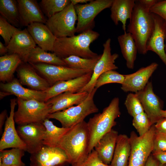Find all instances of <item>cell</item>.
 I'll use <instances>...</instances> for the list:
<instances>
[{"instance_id": "obj_1", "label": "cell", "mask_w": 166, "mask_h": 166, "mask_svg": "<svg viewBox=\"0 0 166 166\" xmlns=\"http://www.w3.org/2000/svg\"><path fill=\"white\" fill-rule=\"evenodd\" d=\"M89 138L87 122L84 121L71 127L61 139L57 147L65 152L70 165L80 163L89 154Z\"/></svg>"}, {"instance_id": "obj_2", "label": "cell", "mask_w": 166, "mask_h": 166, "mask_svg": "<svg viewBox=\"0 0 166 166\" xmlns=\"http://www.w3.org/2000/svg\"><path fill=\"white\" fill-rule=\"evenodd\" d=\"M99 35L97 32L89 30L77 35L56 38L52 52L62 59L71 56L87 58L97 57L99 55L92 51L89 46Z\"/></svg>"}, {"instance_id": "obj_3", "label": "cell", "mask_w": 166, "mask_h": 166, "mask_svg": "<svg viewBox=\"0 0 166 166\" xmlns=\"http://www.w3.org/2000/svg\"><path fill=\"white\" fill-rule=\"evenodd\" d=\"M154 27V22L150 9L135 0L132 14L127 26L136 45L138 53L144 55L147 53L146 45Z\"/></svg>"}, {"instance_id": "obj_4", "label": "cell", "mask_w": 166, "mask_h": 166, "mask_svg": "<svg viewBox=\"0 0 166 166\" xmlns=\"http://www.w3.org/2000/svg\"><path fill=\"white\" fill-rule=\"evenodd\" d=\"M119 99L114 97L101 113L95 114L87 122L89 133L88 152L90 153L100 139L115 126V120L121 114Z\"/></svg>"}, {"instance_id": "obj_5", "label": "cell", "mask_w": 166, "mask_h": 166, "mask_svg": "<svg viewBox=\"0 0 166 166\" xmlns=\"http://www.w3.org/2000/svg\"><path fill=\"white\" fill-rule=\"evenodd\" d=\"M97 89L94 88L86 98L79 104L49 114L47 118L58 121L64 128H70L83 121L87 116L98 112V109L93 100Z\"/></svg>"}, {"instance_id": "obj_6", "label": "cell", "mask_w": 166, "mask_h": 166, "mask_svg": "<svg viewBox=\"0 0 166 166\" xmlns=\"http://www.w3.org/2000/svg\"><path fill=\"white\" fill-rule=\"evenodd\" d=\"M17 102L18 109L14 112V117L18 125L43 122L49 114L51 106L46 102L18 98Z\"/></svg>"}, {"instance_id": "obj_7", "label": "cell", "mask_w": 166, "mask_h": 166, "mask_svg": "<svg viewBox=\"0 0 166 166\" xmlns=\"http://www.w3.org/2000/svg\"><path fill=\"white\" fill-rule=\"evenodd\" d=\"M155 133L154 124L142 136H138L134 131L131 132V150L127 166H145L153 151Z\"/></svg>"}, {"instance_id": "obj_8", "label": "cell", "mask_w": 166, "mask_h": 166, "mask_svg": "<svg viewBox=\"0 0 166 166\" xmlns=\"http://www.w3.org/2000/svg\"><path fill=\"white\" fill-rule=\"evenodd\" d=\"M77 20L74 6L70 3L63 10L48 18L45 25L57 38L75 35Z\"/></svg>"}, {"instance_id": "obj_9", "label": "cell", "mask_w": 166, "mask_h": 166, "mask_svg": "<svg viewBox=\"0 0 166 166\" xmlns=\"http://www.w3.org/2000/svg\"><path fill=\"white\" fill-rule=\"evenodd\" d=\"M113 1L92 0L86 4L75 5L77 18L76 33L80 34L88 30H93L95 25V18L104 10L110 7Z\"/></svg>"}, {"instance_id": "obj_10", "label": "cell", "mask_w": 166, "mask_h": 166, "mask_svg": "<svg viewBox=\"0 0 166 166\" xmlns=\"http://www.w3.org/2000/svg\"><path fill=\"white\" fill-rule=\"evenodd\" d=\"M50 84L73 79L93 72L84 69L44 63H29Z\"/></svg>"}, {"instance_id": "obj_11", "label": "cell", "mask_w": 166, "mask_h": 166, "mask_svg": "<svg viewBox=\"0 0 166 166\" xmlns=\"http://www.w3.org/2000/svg\"><path fill=\"white\" fill-rule=\"evenodd\" d=\"M18 134L26 146V150L30 154L37 152L43 146L45 128L42 122L18 125Z\"/></svg>"}, {"instance_id": "obj_12", "label": "cell", "mask_w": 166, "mask_h": 166, "mask_svg": "<svg viewBox=\"0 0 166 166\" xmlns=\"http://www.w3.org/2000/svg\"><path fill=\"white\" fill-rule=\"evenodd\" d=\"M111 39L109 38L103 44V53L95 66L90 81L79 92L89 93L94 88L96 81L100 75L108 71L118 69L115 62L119 56L117 53H111Z\"/></svg>"}, {"instance_id": "obj_13", "label": "cell", "mask_w": 166, "mask_h": 166, "mask_svg": "<svg viewBox=\"0 0 166 166\" xmlns=\"http://www.w3.org/2000/svg\"><path fill=\"white\" fill-rule=\"evenodd\" d=\"M30 166H64L69 163L68 158L61 148L45 145L31 154Z\"/></svg>"}, {"instance_id": "obj_14", "label": "cell", "mask_w": 166, "mask_h": 166, "mask_svg": "<svg viewBox=\"0 0 166 166\" xmlns=\"http://www.w3.org/2000/svg\"><path fill=\"white\" fill-rule=\"evenodd\" d=\"M135 93L152 124H154L162 117L160 114L161 101L153 91L152 82L149 81L143 89Z\"/></svg>"}, {"instance_id": "obj_15", "label": "cell", "mask_w": 166, "mask_h": 166, "mask_svg": "<svg viewBox=\"0 0 166 166\" xmlns=\"http://www.w3.org/2000/svg\"><path fill=\"white\" fill-rule=\"evenodd\" d=\"M17 104V99L10 100V110L6 117L4 132L0 141V151L9 148H18L26 150V146L19 136L15 127L14 109Z\"/></svg>"}, {"instance_id": "obj_16", "label": "cell", "mask_w": 166, "mask_h": 166, "mask_svg": "<svg viewBox=\"0 0 166 166\" xmlns=\"http://www.w3.org/2000/svg\"><path fill=\"white\" fill-rule=\"evenodd\" d=\"M154 27L146 45V50L157 55L166 66V54L164 50L166 39V23L159 16L152 13Z\"/></svg>"}, {"instance_id": "obj_17", "label": "cell", "mask_w": 166, "mask_h": 166, "mask_svg": "<svg viewBox=\"0 0 166 166\" xmlns=\"http://www.w3.org/2000/svg\"><path fill=\"white\" fill-rule=\"evenodd\" d=\"M158 66L155 62L145 67H142L136 72L124 75V78L121 84V89L124 92L136 93L143 89Z\"/></svg>"}, {"instance_id": "obj_18", "label": "cell", "mask_w": 166, "mask_h": 166, "mask_svg": "<svg viewBox=\"0 0 166 166\" xmlns=\"http://www.w3.org/2000/svg\"><path fill=\"white\" fill-rule=\"evenodd\" d=\"M36 44L26 28L16 33L7 46L9 54H16L27 62L28 57Z\"/></svg>"}, {"instance_id": "obj_19", "label": "cell", "mask_w": 166, "mask_h": 166, "mask_svg": "<svg viewBox=\"0 0 166 166\" xmlns=\"http://www.w3.org/2000/svg\"><path fill=\"white\" fill-rule=\"evenodd\" d=\"M16 71L20 83L31 89L44 91L51 86L47 81L39 75L35 69L27 62H23Z\"/></svg>"}, {"instance_id": "obj_20", "label": "cell", "mask_w": 166, "mask_h": 166, "mask_svg": "<svg viewBox=\"0 0 166 166\" xmlns=\"http://www.w3.org/2000/svg\"><path fill=\"white\" fill-rule=\"evenodd\" d=\"M93 72L86 73L77 78L57 82L44 91L46 97L45 102L61 93L69 92H79L90 81Z\"/></svg>"}, {"instance_id": "obj_21", "label": "cell", "mask_w": 166, "mask_h": 166, "mask_svg": "<svg viewBox=\"0 0 166 166\" xmlns=\"http://www.w3.org/2000/svg\"><path fill=\"white\" fill-rule=\"evenodd\" d=\"M22 26L27 27L32 23L40 22L45 24V18L36 0H17Z\"/></svg>"}, {"instance_id": "obj_22", "label": "cell", "mask_w": 166, "mask_h": 166, "mask_svg": "<svg viewBox=\"0 0 166 166\" xmlns=\"http://www.w3.org/2000/svg\"><path fill=\"white\" fill-rule=\"evenodd\" d=\"M0 87L2 91L7 93L9 95H14L17 98L26 100L35 99L45 102L46 94L44 91L25 88L16 78H13L6 83H1Z\"/></svg>"}, {"instance_id": "obj_23", "label": "cell", "mask_w": 166, "mask_h": 166, "mask_svg": "<svg viewBox=\"0 0 166 166\" xmlns=\"http://www.w3.org/2000/svg\"><path fill=\"white\" fill-rule=\"evenodd\" d=\"M26 29L36 44L46 51L52 52L57 38L45 24L34 22Z\"/></svg>"}, {"instance_id": "obj_24", "label": "cell", "mask_w": 166, "mask_h": 166, "mask_svg": "<svg viewBox=\"0 0 166 166\" xmlns=\"http://www.w3.org/2000/svg\"><path fill=\"white\" fill-rule=\"evenodd\" d=\"M89 93L86 92L76 93L67 92L51 98L46 102L51 106L49 114L79 104L86 98Z\"/></svg>"}, {"instance_id": "obj_25", "label": "cell", "mask_w": 166, "mask_h": 166, "mask_svg": "<svg viewBox=\"0 0 166 166\" xmlns=\"http://www.w3.org/2000/svg\"><path fill=\"white\" fill-rule=\"evenodd\" d=\"M135 4L134 0H113L110 7L111 19L116 25L121 22L124 32L127 20L131 19Z\"/></svg>"}, {"instance_id": "obj_26", "label": "cell", "mask_w": 166, "mask_h": 166, "mask_svg": "<svg viewBox=\"0 0 166 166\" xmlns=\"http://www.w3.org/2000/svg\"><path fill=\"white\" fill-rule=\"evenodd\" d=\"M118 135L117 131L112 129L100 139L94 148L99 158L106 164L111 163Z\"/></svg>"}, {"instance_id": "obj_27", "label": "cell", "mask_w": 166, "mask_h": 166, "mask_svg": "<svg viewBox=\"0 0 166 166\" xmlns=\"http://www.w3.org/2000/svg\"><path fill=\"white\" fill-rule=\"evenodd\" d=\"M123 57L126 61L128 68L133 69L138 52L137 48L131 34L124 32L117 37Z\"/></svg>"}, {"instance_id": "obj_28", "label": "cell", "mask_w": 166, "mask_h": 166, "mask_svg": "<svg viewBox=\"0 0 166 166\" xmlns=\"http://www.w3.org/2000/svg\"><path fill=\"white\" fill-rule=\"evenodd\" d=\"M131 150L129 137L125 134L119 135L110 164L111 166H127Z\"/></svg>"}, {"instance_id": "obj_29", "label": "cell", "mask_w": 166, "mask_h": 166, "mask_svg": "<svg viewBox=\"0 0 166 166\" xmlns=\"http://www.w3.org/2000/svg\"><path fill=\"white\" fill-rule=\"evenodd\" d=\"M16 54H6L0 57V80L9 82L13 79L14 74L23 62Z\"/></svg>"}, {"instance_id": "obj_30", "label": "cell", "mask_w": 166, "mask_h": 166, "mask_svg": "<svg viewBox=\"0 0 166 166\" xmlns=\"http://www.w3.org/2000/svg\"><path fill=\"white\" fill-rule=\"evenodd\" d=\"M27 62L67 66L63 59L55 54L47 52L39 46H36L31 51L28 57Z\"/></svg>"}, {"instance_id": "obj_31", "label": "cell", "mask_w": 166, "mask_h": 166, "mask_svg": "<svg viewBox=\"0 0 166 166\" xmlns=\"http://www.w3.org/2000/svg\"><path fill=\"white\" fill-rule=\"evenodd\" d=\"M42 123L45 128L43 144L51 147H57L61 139L71 128L57 127L48 118Z\"/></svg>"}, {"instance_id": "obj_32", "label": "cell", "mask_w": 166, "mask_h": 166, "mask_svg": "<svg viewBox=\"0 0 166 166\" xmlns=\"http://www.w3.org/2000/svg\"><path fill=\"white\" fill-rule=\"evenodd\" d=\"M0 14L14 26L18 28L22 26L17 0H0Z\"/></svg>"}, {"instance_id": "obj_33", "label": "cell", "mask_w": 166, "mask_h": 166, "mask_svg": "<svg viewBox=\"0 0 166 166\" xmlns=\"http://www.w3.org/2000/svg\"><path fill=\"white\" fill-rule=\"evenodd\" d=\"M0 151V166H26L22 160L25 151L24 149L12 148Z\"/></svg>"}, {"instance_id": "obj_34", "label": "cell", "mask_w": 166, "mask_h": 166, "mask_svg": "<svg viewBox=\"0 0 166 166\" xmlns=\"http://www.w3.org/2000/svg\"><path fill=\"white\" fill-rule=\"evenodd\" d=\"M102 54L97 57L87 58L80 57L71 56L62 58L67 66L77 69L93 71L95 66L100 58Z\"/></svg>"}, {"instance_id": "obj_35", "label": "cell", "mask_w": 166, "mask_h": 166, "mask_svg": "<svg viewBox=\"0 0 166 166\" xmlns=\"http://www.w3.org/2000/svg\"><path fill=\"white\" fill-rule=\"evenodd\" d=\"M70 3V0H42L39 6L49 18L62 11Z\"/></svg>"}, {"instance_id": "obj_36", "label": "cell", "mask_w": 166, "mask_h": 166, "mask_svg": "<svg viewBox=\"0 0 166 166\" xmlns=\"http://www.w3.org/2000/svg\"><path fill=\"white\" fill-rule=\"evenodd\" d=\"M124 78V75L120 74L115 70L106 71L100 75L97 80L95 88L98 89L105 84L111 83H123Z\"/></svg>"}, {"instance_id": "obj_37", "label": "cell", "mask_w": 166, "mask_h": 166, "mask_svg": "<svg viewBox=\"0 0 166 166\" xmlns=\"http://www.w3.org/2000/svg\"><path fill=\"white\" fill-rule=\"evenodd\" d=\"M132 124L138 132L139 136L146 134L153 125L144 112L133 117Z\"/></svg>"}, {"instance_id": "obj_38", "label": "cell", "mask_w": 166, "mask_h": 166, "mask_svg": "<svg viewBox=\"0 0 166 166\" xmlns=\"http://www.w3.org/2000/svg\"><path fill=\"white\" fill-rule=\"evenodd\" d=\"M124 104L128 113L133 117L144 112L141 104L135 93H128Z\"/></svg>"}, {"instance_id": "obj_39", "label": "cell", "mask_w": 166, "mask_h": 166, "mask_svg": "<svg viewBox=\"0 0 166 166\" xmlns=\"http://www.w3.org/2000/svg\"><path fill=\"white\" fill-rule=\"evenodd\" d=\"M21 30L9 23L5 18L0 16V35L7 46L11 39L18 32Z\"/></svg>"}, {"instance_id": "obj_40", "label": "cell", "mask_w": 166, "mask_h": 166, "mask_svg": "<svg viewBox=\"0 0 166 166\" xmlns=\"http://www.w3.org/2000/svg\"><path fill=\"white\" fill-rule=\"evenodd\" d=\"M69 166H111L103 163L99 158L97 152L93 149L89 154L87 158L83 161Z\"/></svg>"}, {"instance_id": "obj_41", "label": "cell", "mask_w": 166, "mask_h": 166, "mask_svg": "<svg viewBox=\"0 0 166 166\" xmlns=\"http://www.w3.org/2000/svg\"><path fill=\"white\" fill-rule=\"evenodd\" d=\"M158 151H166V134L155 131L152 152Z\"/></svg>"}, {"instance_id": "obj_42", "label": "cell", "mask_w": 166, "mask_h": 166, "mask_svg": "<svg viewBox=\"0 0 166 166\" xmlns=\"http://www.w3.org/2000/svg\"><path fill=\"white\" fill-rule=\"evenodd\" d=\"M151 12L161 18L166 23V0L158 1L150 9Z\"/></svg>"}, {"instance_id": "obj_43", "label": "cell", "mask_w": 166, "mask_h": 166, "mask_svg": "<svg viewBox=\"0 0 166 166\" xmlns=\"http://www.w3.org/2000/svg\"><path fill=\"white\" fill-rule=\"evenodd\" d=\"M156 132L166 134V118L162 117L154 124Z\"/></svg>"}, {"instance_id": "obj_44", "label": "cell", "mask_w": 166, "mask_h": 166, "mask_svg": "<svg viewBox=\"0 0 166 166\" xmlns=\"http://www.w3.org/2000/svg\"><path fill=\"white\" fill-rule=\"evenodd\" d=\"M152 153L154 157L161 165L166 164V151H158Z\"/></svg>"}, {"instance_id": "obj_45", "label": "cell", "mask_w": 166, "mask_h": 166, "mask_svg": "<svg viewBox=\"0 0 166 166\" xmlns=\"http://www.w3.org/2000/svg\"><path fill=\"white\" fill-rule=\"evenodd\" d=\"M162 165L151 153L148 158L145 166H161Z\"/></svg>"}, {"instance_id": "obj_46", "label": "cell", "mask_w": 166, "mask_h": 166, "mask_svg": "<svg viewBox=\"0 0 166 166\" xmlns=\"http://www.w3.org/2000/svg\"><path fill=\"white\" fill-rule=\"evenodd\" d=\"M138 1L140 2L149 9H150L159 1L158 0H139Z\"/></svg>"}, {"instance_id": "obj_47", "label": "cell", "mask_w": 166, "mask_h": 166, "mask_svg": "<svg viewBox=\"0 0 166 166\" xmlns=\"http://www.w3.org/2000/svg\"><path fill=\"white\" fill-rule=\"evenodd\" d=\"M7 115V111L4 110L0 114V133H2L3 126L5 122L6 116Z\"/></svg>"}, {"instance_id": "obj_48", "label": "cell", "mask_w": 166, "mask_h": 166, "mask_svg": "<svg viewBox=\"0 0 166 166\" xmlns=\"http://www.w3.org/2000/svg\"><path fill=\"white\" fill-rule=\"evenodd\" d=\"M8 53V49L7 46L4 45L1 41H0V55L2 56Z\"/></svg>"}, {"instance_id": "obj_49", "label": "cell", "mask_w": 166, "mask_h": 166, "mask_svg": "<svg viewBox=\"0 0 166 166\" xmlns=\"http://www.w3.org/2000/svg\"><path fill=\"white\" fill-rule=\"evenodd\" d=\"M71 3L74 6L78 4H83L88 3L92 0H70Z\"/></svg>"}, {"instance_id": "obj_50", "label": "cell", "mask_w": 166, "mask_h": 166, "mask_svg": "<svg viewBox=\"0 0 166 166\" xmlns=\"http://www.w3.org/2000/svg\"><path fill=\"white\" fill-rule=\"evenodd\" d=\"M160 114L162 117L166 118V109L165 110L161 109L160 111Z\"/></svg>"}, {"instance_id": "obj_51", "label": "cell", "mask_w": 166, "mask_h": 166, "mask_svg": "<svg viewBox=\"0 0 166 166\" xmlns=\"http://www.w3.org/2000/svg\"><path fill=\"white\" fill-rule=\"evenodd\" d=\"M164 50H165V54H166V39L165 41V43Z\"/></svg>"}, {"instance_id": "obj_52", "label": "cell", "mask_w": 166, "mask_h": 166, "mask_svg": "<svg viewBox=\"0 0 166 166\" xmlns=\"http://www.w3.org/2000/svg\"><path fill=\"white\" fill-rule=\"evenodd\" d=\"M166 164H165V165H162L161 166H165V165Z\"/></svg>"}]
</instances>
